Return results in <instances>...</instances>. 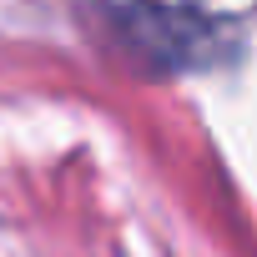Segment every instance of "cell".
Returning a JSON list of instances; mask_svg holds the SVG:
<instances>
[{"mask_svg":"<svg viewBox=\"0 0 257 257\" xmlns=\"http://www.w3.org/2000/svg\"><path fill=\"white\" fill-rule=\"evenodd\" d=\"M96 26L142 66L187 71L217 56V21L187 0H86Z\"/></svg>","mask_w":257,"mask_h":257,"instance_id":"1","label":"cell"}]
</instances>
